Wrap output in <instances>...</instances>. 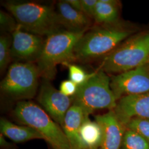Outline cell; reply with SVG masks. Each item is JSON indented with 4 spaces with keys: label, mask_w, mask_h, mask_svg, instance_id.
<instances>
[{
    "label": "cell",
    "mask_w": 149,
    "mask_h": 149,
    "mask_svg": "<svg viewBox=\"0 0 149 149\" xmlns=\"http://www.w3.org/2000/svg\"><path fill=\"white\" fill-rule=\"evenodd\" d=\"M13 114L20 122L40 134L52 149H72L63 128L35 103L18 102Z\"/></svg>",
    "instance_id": "3957f363"
},
{
    "label": "cell",
    "mask_w": 149,
    "mask_h": 149,
    "mask_svg": "<svg viewBox=\"0 0 149 149\" xmlns=\"http://www.w3.org/2000/svg\"><path fill=\"white\" fill-rule=\"evenodd\" d=\"M72 32L61 29L47 36L41 54L37 61L40 76L47 80L53 79L58 64L74 60V50L80 38L86 32Z\"/></svg>",
    "instance_id": "6da1fadb"
},
{
    "label": "cell",
    "mask_w": 149,
    "mask_h": 149,
    "mask_svg": "<svg viewBox=\"0 0 149 149\" xmlns=\"http://www.w3.org/2000/svg\"><path fill=\"white\" fill-rule=\"evenodd\" d=\"M56 12L61 26L68 31H86L90 25L88 16L83 12L75 10L65 1L58 2Z\"/></svg>",
    "instance_id": "5bb4252c"
},
{
    "label": "cell",
    "mask_w": 149,
    "mask_h": 149,
    "mask_svg": "<svg viewBox=\"0 0 149 149\" xmlns=\"http://www.w3.org/2000/svg\"><path fill=\"white\" fill-rule=\"evenodd\" d=\"M5 7L24 31L47 37L61 30L58 13L50 6L28 2H10Z\"/></svg>",
    "instance_id": "7a4b0ae2"
},
{
    "label": "cell",
    "mask_w": 149,
    "mask_h": 149,
    "mask_svg": "<svg viewBox=\"0 0 149 149\" xmlns=\"http://www.w3.org/2000/svg\"><path fill=\"white\" fill-rule=\"evenodd\" d=\"M12 42L7 36L0 38V69L1 72L5 69L9 64L12 57L11 55Z\"/></svg>",
    "instance_id": "44dd1931"
},
{
    "label": "cell",
    "mask_w": 149,
    "mask_h": 149,
    "mask_svg": "<svg viewBox=\"0 0 149 149\" xmlns=\"http://www.w3.org/2000/svg\"></svg>",
    "instance_id": "4316f807"
},
{
    "label": "cell",
    "mask_w": 149,
    "mask_h": 149,
    "mask_svg": "<svg viewBox=\"0 0 149 149\" xmlns=\"http://www.w3.org/2000/svg\"><path fill=\"white\" fill-rule=\"evenodd\" d=\"M102 131V140L99 149H122L125 126L121 122L114 110L95 116Z\"/></svg>",
    "instance_id": "8fae6325"
},
{
    "label": "cell",
    "mask_w": 149,
    "mask_h": 149,
    "mask_svg": "<svg viewBox=\"0 0 149 149\" xmlns=\"http://www.w3.org/2000/svg\"><path fill=\"white\" fill-rule=\"evenodd\" d=\"M113 110L125 126L134 118L149 119V92L124 96L118 101Z\"/></svg>",
    "instance_id": "7c38bea8"
},
{
    "label": "cell",
    "mask_w": 149,
    "mask_h": 149,
    "mask_svg": "<svg viewBox=\"0 0 149 149\" xmlns=\"http://www.w3.org/2000/svg\"><path fill=\"white\" fill-rule=\"evenodd\" d=\"M122 149H149V142L136 132L126 128Z\"/></svg>",
    "instance_id": "ac0fdd59"
},
{
    "label": "cell",
    "mask_w": 149,
    "mask_h": 149,
    "mask_svg": "<svg viewBox=\"0 0 149 149\" xmlns=\"http://www.w3.org/2000/svg\"><path fill=\"white\" fill-rule=\"evenodd\" d=\"M81 140L84 149H99L102 143V131L100 124L87 117L80 130Z\"/></svg>",
    "instance_id": "2e32d148"
},
{
    "label": "cell",
    "mask_w": 149,
    "mask_h": 149,
    "mask_svg": "<svg viewBox=\"0 0 149 149\" xmlns=\"http://www.w3.org/2000/svg\"><path fill=\"white\" fill-rule=\"evenodd\" d=\"M1 134L16 143H22L34 139L44 140L43 136L34 129L28 126H19L1 118Z\"/></svg>",
    "instance_id": "9a60e30c"
},
{
    "label": "cell",
    "mask_w": 149,
    "mask_h": 149,
    "mask_svg": "<svg viewBox=\"0 0 149 149\" xmlns=\"http://www.w3.org/2000/svg\"><path fill=\"white\" fill-rule=\"evenodd\" d=\"M38 101L44 110L62 128L66 114L72 104V98L65 96L46 80L41 86Z\"/></svg>",
    "instance_id": "30bf717a"
},
{
    "label": "cell",
    "mask_w": 149,
    "mask_h": 149,
    "mask_svg": "<svg viewBox=\"0 0 149 149\" xmlns=\"http://www.w3.org/2000/svg\"><path fill=\"white\" fill-rule=\"evenodd\" d=\"M0 145L1 148L3 149H12V145L6 140L5 136L1 134L0 135Z\"/></svg>",
    "instance_id": "484cf974"
},
{
    "label": "cell",
    "mask_w": 149,
    "mask_h": 149,
    "mask_svg": "<svg viewBox=\"0 0 149 149\" xmlns=\"http://www.w3.org/2000/svg\"><path fill=\"white\" fill-rule=\"evenodd\" d=\"M72 100V104L81 107L88 116L97 110H113L118 101L111 87V79L101 70L79 86Z\"/></svg>",
    "instance_id": "8992f818"
},
{
    "label": "cell",
    "mask_w": 149,
    "mask_h": 149,
    "mask_svg": "<svg viewBox=\"0 0 149 149\" xmlns=\"http://www.w3.org/2000/svg\"><path fill=\"white\" fill-rule=\"evenodd\" d=\"M117 1L114 0H98L93 18L98 23L113 24L118 18Z\"/></svg>",
    "instance_id": "e0dca14e"
},
{
    "label": "cell",
    "mask_w": 149,
    "mask_h": 149,
    "mask_svg": "<svg viewBox=\"0 0 149 149\" xmlns=\"http://www.w3.org/2000/svg\"><path fill=\"white\" fill-rule=\"evenodd\" d=\"M44 43L41 36L27 32L18 24L12 32V57L26 63L37 61Z\"/></svg>",
    "instance_id": "9c48e42d"
},
{
    "label": "cell",
    "mask_w": 149,
    "mask_h": 149,
    "mask_svg": "<svg viewBox=\"0 0 149 149\" xmlns=\"http://www.w3.org/2000/svg\"><path fill=\"white\" fill-rule=\"evenodd\" d=\"M148 64L118 74L111 79V87L117 101L124 96L149 92Z\"/></svg>",
    "instance_id": "ba28073f"
},
{
    "label": "cell",
    "mask_w": 149,
    "mask_h": 149,
    "mask_svg": "<svg viewBox=\"0 0 149 149\" xmlns=\"http://www.w3.org/2000/svg\"><path fill=\"white\" fill-rule=\"evenodd\" d=\"M87 117L82 108L72 104L64 119L62 128L72 149H84L81 140L80 130Z\"/></svg>",
    "instance_id": "4fadbf2b"
},
{
    "label": "cell",
    "mask_w": 149,
    "mask_h": 149,
    "mask_svg": "<svg viewBox=\"0 0 149 149\" xmlns=\"http://www.w3.org/2000/svg\"><path fill=\"white\" fill-rule=\"evenodd\" d=\"M125 127L136 132L149 142V119L134 118L127 123Z\"/></svg>",
    "instance_id": "d6986e66"
},
{
    "label": "cell",
    "mask_w": 149,
    "mask_h": 149,
    "mask_svg": "<svg viewBox=\"0 0 149 149\" xmlns=\"http://www.w3.org/2000/svg\"><path fill=\"white\" fill-rule=\"evenodd\" d=\"M79 86L71 80L63 81L60 85V91L65 96L73 97L76 93Z\"/></svg>",
    "instance_id": "603a6c76"
},
{
    "label": "cell",
    "mask_w": 149,
    "mask_h": 149,
    "mask_svg": "<svg viewBox=\"0 0 149 149\" xmlns=\"http://www.w3.org/2000/svg\"><path fill=\"white\" fill-rule=\"evenodd\" d=\"M40 76L37 65L17 62L9 68L5 77L1 82V89L15 98H31L37 92Z\"/></svg>",
    "instance_id": "52a82bcc"
},
{
    "label": "cell",
    "mask_w": 149,
    "mask_h": 149,
    "mask_svg": "<svg viewBox=\"0 0 149 149\" xmlns=\"http://www.w3.org/2000/svg\"><path fill=\"white\" fill-rule=\"evenodd\" d=\"M132 32L118 27L87 31L75 45L74 59L86 62L109 54L129 37Z\"/></svg>",
    "instance_id": "277c9868"
},
{
    "label": "cell",
    "mask_w": 149,
    "mask_h": 149,
    "mask_svg": "<svg viewBox=\"0 0 149 149\" xmlns=\"http://www.w3.org/2000/svg\"><path fill=\"white\" fill-rule=\"evenodd\" d=\"M65 1L75 10L82 11L81 0H66Z\"/></svg>",
    "instance_id": "d4e9b609"
},
{
    "label": "cell",
    "mask_w": 149,
    "mask_h": 149,
    "mask_svg": "<svg viewBox=\"0 0 149 149\" xmlns=\"http://www.w3.org/2000/svg\"><path fill=\"white\" fill-rule=\"evenodd\" d=\"M97 1L98 0H81L82 12L89 18H93Z\"/></svg>",
    "instance_id": "cb8c5ba5"
},
{
    "label": "cell",
    "mask_w": 149,
    "mask_h": 149,
    "mask_svg": "<svg viewBox=\"0 0 149 149\" xmlns=\"http://www.w3.org/2000/svg\"><path fill=\"white\" fill-rule=\"evenodd\" d=\"M15 19L11 17L10 15L3 11L0 12V24L1 28L13 32L16 29L18 24Z\"/></svg>",
    "instance_id": "7402d4cb"
},
{
    "label": "cell",
    "mask_w": 149,
    "mask_h": 149,
    "mask_svg": "<svg viewBox=\"0 0 149 149\" xmlns=\"http://www.w3.org/2000/svg\"><path fill=\"white\" fill-rule=\"evenodd\" d=\"M149 63V33L128 39L103 60L101 70L120 74Z\"/></svg>",
    "instance_id": "5b68a950"
},
{
    "label": "cell",
    "mask_w": 149,
    "mask_h": 149,
    "mask_svg": "<svg viewBox=\"0 0 149 149\" xmlns=\"http://www.w3.org/2000/svg\"><path fill=\"white\" fill-rule=\"evenodd\" d=\"M64 64L66 65L69 69L70 80L73 81L78 86L85 84L94 73L88 74L82 68L76 65L70 64V63H66Z\"/></svg>",
    "instance_id": "ffe728a7"
}]
</instances>
